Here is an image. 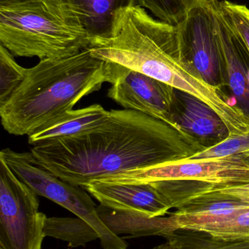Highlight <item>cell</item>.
Returning <instances> with one entry per match:
<instances>
[{
	"label": "cell",
	"mask_w": 249,
	"mask_h": 249,
	"mask_svg": "<svg viewBox=\"0 0 249 249\" xmlns=\"http://www.w3.org/2000/svg\"><path fill=\"white\" fill-rule=\"evenodd\" d=\"M205 149L176 124L124 109L110 111L91 131L35 145L30 152L38 165L83 188L96 180L187 159Z\"/></svg>",
	"instance_id": "obj_1"
},
{
	"label": "cell",
	"mask_w": 249,
	"mask_h": 249,
	"mask_svg": "<svg viewBox=\"0 0 249 249\" xmlns=\"http://www.w3.org/2000/svg\"><path fill=\"white\" fill-rule=\"evenodd\" d=\"M92 56L115 63L195 96L209 105L229 129L244 115L222 89L208 84L184 61L176 26L156 20L136 4L120 9L108 37L94 40Z\"/></svg>",
	"instance_id": "obj_2"
},
{
	"label": "cell",
	"mask_w": 249,
	"mask_h": 249,
	"mask_svg": "<svg viewBox=\"0 0 249 249\" xmlns=\"http://www.w3.org/2000/svg\"><path fill=\"white\" fill-rule=\"evenodd\" d=\"M119 65L92 56L89 48L67 58L45 59L27 69L14 93L0 105L4 130L30 136L69 111L85 96L114 84Z\"/></svg>",
	"instance_id": "obj_3"
},
{
	"label": "cell",
	"mask_w": 249,
	"mask_h": 249,
	"mask_svg": "<svg viewBox=\"0 0 249 249\" xmlns=\"http://www.w3.org/2000/svg\"><path fill=\"white\" fill-rule=\"evenodd\" d=\"M91 43L77 15L61 0H0V45L13 56L67 58Z\"/></svg>",
	"instance_id": "obj_4"
},
{
	"label": "cell",
	"mask_w": 249,
	"mask_h": 249,
	"mask_svg": "<svg viewBox=\"0 0 249 249\" xmlns=\"http://www.w3.org/2000/svg\"><path fill=\"white\" fill-rule=\"evenodd\" d=\"M0 159L38 196L52 200L87 222L99 234L102 249H127V243L102 222L96 212L97 206L84 188L69 184L38 165L31 152L6 148L0 152Z\"/></svg>",
	"instance_id": "obj_5"
},
{
	"label": "cell",
	"mask_w": 249,
	"mask_h": 249,
	"mask_svg": "<svg viewBox=\"0 0 249 249\" xmlns=\"http://www.w3.org/2000/svg\"><path fill=\"white\" fill-rule=\"evenodd\" d=\"M46 218L38 195L0 159V249H42Z\"/></svg>",
	"instance_id": "obj_6"
},
{
	"label": "cell",
	"mask_w": 249,
	"mask_h": 249,
	"mask_svg": "<svg viewBox=\"0 0 249 249\" xmlns=\"http://www.w3.org/2000/svg\"><path fill=\"white\" fill-rule=\"evenodd\" d=\"M171 180L200 181L216 187L245 184L249 182V155L206 159L187 158L119 173L93 182L149 184Z\"/></svg>",
	"instance_id": "obj_7"
},
{
	"label": "cell",
	"mask_w": 249,
	"mask_h": 249,
	"mask_svg": "<svg viewBox=\"0 0 249 249\" xmlns=\"http://www.w3.org/2000/svg\"><path fill=\"white\" fill-rule=\"evenodd\" d=\"M218 2L203 1L176 27L184 61L208 84L222 89L223 54L216 16Z\"/></svg>",
	"instance_id": "obj_8"
},
{
	"label": "cell",
	"mask_w": 249,
	"mask_h": 249,
	"mask_svg": "<svg viewBox=\"0 0 249 249\" xmlns=\"http://www.w3.org/2000/svg\"><path fill=\"white\" fill-rule=\"evenodd\" d=\"M175 90L159 80L119 65L118 77L108 90V96L125 109L175 124L172 121Z\"/></svg>",
	"instance_id": "obj_9"
},
{
	"label": "cell",
	"mask_w": 249,
	"mask_h": 249,
	"mask_svg": "<svg viewBox=\"0 0 249 249\" xmlns=\"http://www.w3.org/2000/svg\"><path fill=\"white\" fill-rule=\"evenodd\" d=\"M219 2L216 16L223 54V88L229 89L238 109L249 121V51Z\"/></svg>",
	"instance_id": "obj_10"
},
{
	"label": "cell",
	"mask_w": 249,
	"mask_h": 249,
	"mask_svg": "<svg viewBox=\"0 0 249 249\" xmlns=\"http://www.w3.org/2000/svg\"><path fill=\"white\" fill-rule=\"evenodd\" d=\"M172 121L206 149L230 136L223 120L209 105L195 96L176 89Z\"/></svg>",
	"instance_id": "obj_11"
},
{
	"label": "cell",
	"mask_w": 249,
	"mask_h": 249,
	"mask_svg": "<svg viewBox=\"0 0 249 249\" xmlns=\"http://www.w3.org/2000/svg\"><path fill=\"white\" fill-rule=\"evenodd\" d=\"M100 204L134 211L151 217L164 216L171 209L152 184H104L93 182L83 187Z\"/></svg>",
	"instance_id": "obj_12"
},
{
	"label": "cell",
	"mask_w": 249,
	"mask_h": 249,
	"mask_svg": "<svg viewBox=\"0 0 249 249\" xmlns=\"http://www.w3.org/2000/svg\"><path fill=\"white\" fill-rule=\"evenodd\" d=\"M96 212L107 228L118 236L130 234V238L149 235L165 237L179 229L173 213L168 217H151L140 212L114 209L103 204L96 207Z\"/></svg>",
	"instance_id": "obj_13"
},
{
	"label": "cell",
	"mask_w": 249,
	"mask_h": 249,
	"mask_svg": "<svg viewBox=\"0 0 249 249\" xmlns=\"http://www.w3.org/2000/svg\"><path fill=\"white\" fill-rule=\"evenodd\" d=\"M109 113L110 111L99 105L73 109L28 136V142L35 146L49 141L83 134L100 125Z\"/></svg>",
	"instance_id": "obj_14"
},
{
	"label": "cell",
	"mask_w": 249,
	"mask_h": 249,
	"mask_svg": "<svg viewBox=\"0 0 249 249\" xmlns=\"http://www.w3.org/2000/svg\"><path fill=\"white\" fill-rule=\"evenodd\" d=\"M78 16L92 41L108 37L120 9L136 5L137 0H61ZM92 44V43H91Z\"/></svg>",
	"instance_id": "obj_15"
},
{
	"label": "cell",
	"mask_w": 249,
	"mask_h": 249,
	"mask_svg": "<svg viewBox=\"0 0 249 249\" xmlns=\"http://www.w3.org/2000/svg\"><path fill=\"white\" fill-rule=\"evenodd\" d=\"M164 238L166 241L153 249H249V238L222 239L194 230L179 228Z\"/></svg>",
	"instance_id": "obj_16"
},
{
	"label": "cell",
	"mask_w": 249,
	"mask_h": 249,
	"mask_svg": "<svg viewBox=\"0 0 249 249\" xmlns=\"http://www.w3.org/2000/svg\"><path fill=\"white\" fill-rule=\"evenodd\" d=\"M44 236L53 237L68 242L71 248L83 247L99 238V234L86 221L80 217L46 218Z\"/></svg>",
	"instance_id": "obj_17"
},
{
	"label": "cell",
	"mask_w": 249,
	"mask_h": 249,
	"mask_svg": "<svg viewBox=\"0 0 249 249\" xmlns=\"http://www.w3.org/2000/svg\"><path fill=\"white\" fill-rule=\"evenodd\" d=\"M187 229L203 231L222 239H249V209L213 220L194 224Z\"/></svg>",
	"instance_id": "obj_18"
},
{
	"label": "cell",
	"mask_w": 249,
	"mask_h": 249,
	"mask_svg": "<svg viewBox=\"0 0 249 249\" xmlns=\"http://www.w3.org/2000/svg\"><path fill=\"white\" fill-rule=\"evenodd\" d=\"M206 0H137V4L152 12L159 20L177 26L189 12Z\"/></svg>",
	"instance_id": "obj_19"
},
{
	"label": "cell",
	"mask_w": 249,
	"mask_h": 249,
	"mask_svg": "<svg viewBox=\"0 0 249 249\" xmlns=\"http://www.w3.org/2000/svg\"><path fill=\"white\" fill-rule=\"evenodd\" d=\"M11 53L0 45V105L6 102L20 86L27 72L15 61Z\"/></svg>",
	"instance_id": "obj_20"
},
{
	"label": "cell",
	"mask_w": 249,
	"mask_h": 249,
	"mask_svg": "<svg viewBox=\"0 0 249 249\" xmlns=\"http://www.w3.org/2000/svg\"><path fill=\"white\" fill-rule=\"evenodd\" d=\"M247 154H249V132L244 134L230 136L219 144L201 151L189 158L206 159Z\"/></svg>",
	"instance_id": "obj_21"
},
{
	"label": "cell",
	"mask_w": 249,
	"mask_h": 249,
	"mask_svg": "<svg viewBox=\"0 0 249 249\" xmlns=\"http://www.w3.org/2000/svg\"><path fill=\"white\" fill-rule=\"evenodd\" d=\"M219 4L232 26L244 39L249 51V8L247 6L228 0L219 1Z\"/></svg>",
	"instance_id": "obj_22"
},
{
	"label": "cell",
	"mask_w": 249,
	"mask_h": 249,
	"mask_svg": "<svg viewBox=\"0 0 249 249\" xmlns=\"http://www.w3.org/2000/svg\"><path fill=\"white\" fill-rule=\"evenodd\" d=\"M213 193L226 198L240 200L249 204V182L223 187L213 186L205 193Z\"/></svg>",
	"instance_id": "obj_23"
}]
</instances>
